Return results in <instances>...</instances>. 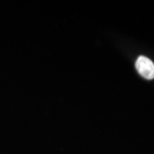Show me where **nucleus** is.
I'll return each mask as SVG.
<instances>
[{
	"mask_svg": "<svg viewBox=\"0 0 154 154\" xmlns=\"http://www.w3.org/2000/svg\"><path fill=\"white\" fill-rule=\"evenodd\" d=\"M138 73L146 80L154 79V63L148 57L140 56L135 63Z\"/></svg>",
	"mask_w": 154,
	"mask_h": 154,
	"instance_id": "f257e3e1",
	"label": "nucleus"
}]
</instances>
